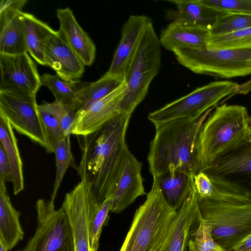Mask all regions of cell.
<instances>
[{
    "mask_svg": "<svg viewBox=\"0 0 251 251\" xmlns=\"http://www.w3.org/2000/svg\"><path fill=\"white\" fill-rule=\"evenodd\" d=\"M131 115L120 113L98 131L84 137L78 172L92 186L100 205L111 198L129 151L126 134Z\"/></svg>",
    "mask_w": 251,
    "mask_h": 251,
    "instance_id": "6da1fadb",
    "label": "cell"
},
{
    "mask_svg": "<svg viewBox=\"0 0 251 251\" xmlns=\"http://www.w3.org/2000/svg\"><path fill=\"white\" fill-rule=\"evenodd\" d=\"M213 108L196 120L178 119L154 125L155 133L148 156L152 177L172 171L194 176L198 173L194 151L197 135Z\"/></svg>",
    "mask_w": 251,
    "mask_h": 251,
    "instance_id": "7a4b0ae2",
    "label": "cell"
},
{
    "mask_svg": "<svg viewBox=\"0 0 251 251\" xmlns=\"http://www.w3.org/2000/svg\"><path fill=\"white\" fill-rule=\"evenodd\" d=\"M250 116L246 107L242 105L223 103L215 107L201 126L195 141L198 173L247 136Z\"/></svg>",
    "mask_w": 251,
    "mask_h": 251,
    "instance_id": "3957f363",
    "label": "cell"
},
{
    "mask_svg": "<svg viewBox=\"0 0 251 251\" xmlns=\"http://www.w3.org/2000/svg\"><path fill=\"white\" fill-rule=\"evenodd\" d=\"M176 213L165 200L153 176L151 189L145 202L137 209L119 251H158Z\"/></svg>",
    "mask_w": 251,
    "mask_h": 251,
    "instance_id": "277c9868",
    "label": "cell"
},
{
    "mask_svg": "<svg viewBox=\"0 0 251 251\" xmlns=\"http://www.w3.org/2000/svg\"><path fill=\"white\" fill-rule=\"evenodd\" d=\"M160 46L151 22L147 26L125 73L126 89L120 104V113L131 115L147 95L160 67Z\"/></svg>",
    "mask_w": 251,
    "mask_h": 251,
    "instance_id": "5b68a950",
    "label": "cell"
},
{
    "mask_svg": "<svg viewBox=\"0 0 251 251\" xmlns=\"http://www.w3.org/2000/svg\"><path fill=\"white\" fill-rule=\"evenodd\" d=\"M201 219L211 228L214 240L224 250L233 251L251 234V203L234 204L198 200Z\"/></svg>",
    "mask_w": 251,
    "mask_h": 251,
    "instance_id": "8992f818",
    "label": "cell"
},
{
    "mask_svg": "<svg viewBox=\"0 0 251 251\" xmlns=\"http://www.w3.org/2000/svg\"><path fill=\"white\" fill-rule=\"evenodd\" d=\"M238 84L229 80L210 82L150 113L154 125L178 119L196 120L231 98Z\"/></svg>",
    "mask_w": 251,
    "mask_h": 251,
    "instance_id": "52a82bcc",
    "label": "cell"
},
{
    "mask_svg": "<svg viewBox=\"0 0 251 251\" xmlns=\"http://www.w3.org/2000/svg\"><path fill=\"white\" fill-rule=\"evenodd\" d=\"M178 62L193 73L215 78H231L251 74V49L179 50Z\"/></svg>",
    "mask_w": 251,
    "mask_h": 251,
    "instance_id": "ba28073f",
    "label": "cell"
},
{
    "mask_svg": "<svg viewBox=\"0 0 251 251\" xmlns=\"http://www.w3.org/2000/svg\"><path fill=\"white\" fill-rule=\"evenodd\" d=\"M37 226L23 251H74L71 229L61 206L54 201L39 199L35 205Z\"/></svg>",
    "mask_w": 251,
    "mask_h": 251,
    "instance_id": "9c48e42d",
    "label": "cell"
},
{
    "mask_svg": "<svg viewBox=\"0 0 251 251\" xmlns=\"http://www.w3.org/2000/svg\"><path fill=\"white\" fill-rule=\"evenodd\" d=\"M202 172L215 183L251 197V138L247 135Z\"/></svg>",
    "mask_w": 251,
    "mask_h": 251,
    "instance_id": "30bf717a",
    "label": "cell"
},
{
    "mask_svg": "<svg viewBox=\"0 0 251 251\" xmlns=\"http://www.w3.org/2000/svg\"><path fill=\"white\" fill-rule=\"evenodd\" d=\"M99 204L90 183L85 178L68 192L62 206L69 224L74 251H92L90 229Z\"/></svg>",
    "mask_w": 251,
    "mask_h": 251,
    "instance_id": "8fae6325",
    "label": "cell"
},
{
    "mask_svg": "<svg viewBox=\"0 0 251 251\" xmlns=\"http://www.w3.org/2000/svg\"><path fill=\"white\" fill-rule=\"evenodd\" d=\"M0 116L7 120L18 133L46 148V134L36 95L0 92Z\"/></svg>",
    "mask_w": 251,
    "mask_h": 251,
    "instance_id": "7c38bea8",
    "label": "cell"
},
{
    "mask_svg": "<svg viewBox=\"0 0 251 251\" xmlns=\"http://www.w3.org/2000/svg\"><path fill=\"white\" fill-rule=\"evenodd\" d=\"M0 92L34 96L41 86V76L27 52L0 53Z\"/></svg>",
    "mask_w": 251,
    "mask_h": 251,
    "instance_id": "4fadbf2b",
    "label": "cell"
},
{
    "mask_svg": "<svg viewBox=\"0 0 251 251\" xmlns=\"http://www.w3.org/2000/svg\"><path fill=\"white\" fill-rule=\"evenodd\" d=\"M126 89L125 82L112 93L76 112L71 126V134L86 136L93 134L120 113L119 106Z\"/></svg>",
    "mask_w": 251,
    "mask_h": 251,
    "instance_id": "5bb4252c",
    "label": "cell"
},
{
    "mask_svg": "<svg viewBox=\"0 0 251 251\" xmlns=\"http://www.w3.org/2000/svg\"><path fill=\"white\" fill-rule=\"evenodd\" d=\"M45 60L46 66L67 81H79L85 70V66L58 31L54 30L46 41Z\"/></svg>",
    "mask_w": 251,
    "mask_h": 251,
    "instance_id": "9a60e30c",
    "label": "cell"
},
{
    "mask_svg": "<svg viewBox=\"0 0 251 251\" xmlns=\"http://www.w3.org/2000/svg\"><path fill=\"white\" fill-rule=\"evenodd\" d=\"M151 22L150 17L143 15H130L128 17L122 28L120 41L107 73L125 77L144 32Z\"/></svg>",
    "mask_w": 251,
    "mask_h": 251,
    "instance_id": "2e32d148",
    "label": "cell"
},
{
    "mask_svg": "<svg viewBox=\"0 0 251 251\" xmlns=\"http://www.w3.org/2000/svg\"><path fill=\"white\" fill-rule=\"evenodd\" d=\"M201 220L198 200L194 186L177 210L167 237L158 251H185L190 233Z\"/></svg>",
    "mask_w": 251,
    "mask_h": 251,
    "instance_id": "e0dca14e",
    "label": "cell"
},
{
    "mask_svg": "<svg viewBox=\"0 0 251 251\" xmlns=\"http://www.w3.org/2000/svg\"><path fill=\"white\" fill-rule=\"evenodd\" d=\"M142 163L129 151L126 162L111 197L110 212H122L135 200L146 195L141 174Z\"/></svg>",
    "mask_w": 251,
    "mask_h": 251,
    "instance_id": "ac0fdd59",
    "label": "cell"
},
{
    "mask_svg": "<svg viewBox=\"0 0 251 251\" xmlns=\"http://www.w3.org/2000/svg\"><path fill=\"white\" fill-rule=\"evenodd\" d=\"M60 34L85 66H91L95 57L96 46L68 7L56 10Z\"/></svg>",
    "mask_w": 251,
    "mask_h": 251,
    "instance_id": "d6986e66",
    "label": "cell"
},
{
    "mask_svg": "<svg viewBox=\"0 0 251 251\" xmlns=\"http://www.w3.org/2000/svg\"><path fill=\"white\" fill-rule=\"evenodd\" d=\"M209 29L184 25L173 21L162 31L160 44L168 50H199L205 48Z\"/></svg>",
    "mask_w": 251,
    "mask_h": 251,
    "instance_id": "ffe728a7",
    "label": "cell"
},
{
    "mask_svg": "<svg viewBox=\"0 0 251 251\" xmlns=\"http://www.w3.org/2000/svg\"><path fill=\"white\" fill-rule=\"evenodd\" d=\"M176 5L170 17L181 25L210 29L225 12L203 4L201 0H168Z\"/></svg>",
    "mask_w": 251,
    "mask_h": 251,
    "instance_id": "44dd1931",
    "label": "cell"
},
{
    "mask_svg": "<svg viewBox=\"0 0 251 251\" xmlns=\"http://www.w3.org/2000/svg\"><path fill=\"white\" fill-rule=\"evenodd\" d=\"M22 12L7 10L0 13V53L27 52Z\"/></svg>",
    "mask_w": 251,
    "mask_h": 251,
    "instance_id": "7402d4cb",
    "label": "cell"
},
{
    "mask_svg": "<svg viewBox=\"0 0 251 251\" xmlns=\"http://www.w3.org/2000/svg\"><path fill=\"white\" fill-rule=\"evenodd\" d=\"M20 217V212L12 205L5 184L0 183V240L9 250L24 238Z\"/></svg>",
    "mask_w": 251,
    "mask_h": 251,
    "instance_id": "603a6c76",
    "label": "cell"
},
{
    "mask_svg": "<svg viewBox=\"0 0 251 251\" xmlns=\"http://www.w3.org/2000/svg\"><path fill=\"white\" fill-rule=\"evenodd\" d=\"M155 177L165 200L177 211L194 188V177L179 171L169 172Z\"/></svg>",
    "mask_w": 251,
    "mask_h": 251,
    "instance_id": "cb8c5ba5",
    "label": "cell"
},
{
    "mask_svg": "<svg viewBox=\"0 0 251 251\" xmlns=\"http://www.w3.org/2000/svg\"><path fill=\"white\" fill-rule=\"evenodd\" d=\"M193 181L198 200L207 199L234 204L251 203V197L215 183L203 172L197 173Z\"/></svg>",
    "mask_w": 251,
    "mask_h": 251,
    "instance_id": "d4e9b609",
    "label": "cell"
},
{
    "mask_svg": "<svg viewBox=\"0 0 251 251\" xmlns=\"http://www.w3.org/2000/svg\"><path fill=\"white\" fill-rule=\"evenodd\" d=\"M0 141L10 166L13 192L16 195L24 189L23 162L14 129L7 120L0 116Z\"/></svg>",
    "mask_w": 251,
    "mask_h": 251,
    "instance_id": "484cf974",
    "label": "cell"
},
{
    "mask_svg": "<svg viewBox=\"0 0 251 251\" xmlns=\"http://www.w3.org/2000/svg\"><path fill=\"white\" fill-rule=\"evenodd\" d=\"M22 16L27 52L38 64L46 65L45 42L54 30L32 14L23 12Z\"/></svg>",
    "mask_w": 251,
    "mask_h": 251,
    "instance_id": "4316f807",
    "label": "cell"
},
{
    "mask_svg": "<svg viewBox=\"0 0 251 251\" xmlns=\"http://www.w3.org/2000/svg\"><path fill=\"white\" fill-rule=\"evenodd\" d=\"M125 82L124 77L106 73L93 82L82 83L79 90V108L83 110L92 103L113 92Z\"/></svg>",
    "mask_w": 251,
    "mask_h": 251,
    "instance_id": "83f0119b",
    "label": "cell"
},
{
    "mask_svg": "<svg viewBox=\"0 0 251 251\" xmlns=\"http://www.w3.org/2000/svg\"><path fill=\"white\" fill-rule=\"evenodd\" d=\"M41 85L52 93L55 101L74 109L79 108V90L82 84L79 81L69 82L57 75L45 74L41 76Z\"/></svg>",
    "mask_w": 251,
    "mask_h": 251,
    "instance_id": "f1b7e54d",
    "label": "cell"
},
{
    "mask_svg": "<svg viewBox=\"0 0 251 251\" xmlns=\"http://www.w3.org/2000/svg\"><path fill=\"white\" fill-rule=\"evenodd\" d=\"M38 111L46 134L47 147L45 149L48 153H53L58 142L65 137L54 102H44L38 105Z\"/></svg>",
    "mask_w": 251,
    "mask_h": 251,
    "instance_id": "f546056e",
    "label": "cell"
},
{
    "mask_svg": "<svg viewBox=\"0 0 251 251\" xmlns=\"http://www.w3.org/2000/svg\"><path fill=\"white\" fill-rule=\"evenodd\" d=\"M71 135L65 136L56 145L54 153L55 155L56 172L53 190L51 195L52 200L55 201L58 190L68 168L72 166L78 171L77 166L71 151Z\"/></svg>",
    "mask_w": 251,
    "mask_h": 251,
    "instance_id": "4dcf8cb0",
    "label": "cell"
},
{
    "mask_svg": "<svg viewBox=\"0 0 251 251\" xmlns=\"http://www.w3.org/2000/svg\"><path fill=\"white\" fill-rule=\"evenodd\" d=\"M209 50L251 49V27L221 35H210Z\"/></svg>",
    "mask_w": 251,
    "mask_h": 251,
    "instance_id": "1f68e13d",
    "label": "cell"
},
{
    "mask_svg": "<svg viewBox=\"0 0 251 251\" xmlns=\"http://www.w3.org/2000/svg\"><path fill=\"white\" fill-rule=\"evenodd\" d=\"M187 247L188 251H219L223 249L213 239L209 225L201 218L190 233Z\"/></svg>",
    "mask_w": 251,
    "mask_h": 251,
    "instance_id": "d6a6232c",
    "label": "cell"
},
{
    "mask_svg": "<svg viewBox=\"0 0 251 251\" xmlns=\"http://www.w3.org/2000/svg\"><path fill=\"white\" fill-rule=\"evenodd\" d=\"M251 27V14L228 12L209 29L210 35H221Z\"/></svg>",
    "mask_w": 251,
    "mask_h": 251,
    "instance_id": "836d02e7",
    "label": "cell"
},
{
    "mask_svg": "<svg viewBox=\"0 0 251 251\" xmlns=\"http://www.w3.org/2000/svg\"><path fill=\"white\" fill-rule=\"evenodd\" d=\"M111 204V198L106 199L99 205L94 216L90 229L92 251H98L100 236L103 227L107 224Z\"/></svg>",
    "mask_w": 251,
    "mask_h": 251,
    "instance_id": "e575fe53",
    "label": "cell"
},
{
    "mask_svg": "<svg viewBox=\"0 0 251 251\" xmlns=\"http://www.w3.org/2000/svg\"><path fill=\"white\" fill-rule=\"evenodd\" d=\"M204 4L225 12L251 14V0H201Z\"/></svg>",
    "mask_w": 251,
    "mask_h": 251,
    "instance_id": "d590c367",
    "label": "cell"
},
{
    "mask_svg": "<svg viewBox=\"0 0 251 251\" xmlns=\"http://www.w3.org/2000/svg\"><path fill=\"white\" fill-rule=\"evenodd\" d=\"M53 102L64 135H71V126L75 118L76 111L55 100Z\"/></svg>",
    "mask_w": 251,
    "mask_h": 251,
    "instance_id": "8d00e7d4",
    "label": "cell"
},
{
    "mask_svg": "<svg viewBox=\"0 0 251 251\" xmlns=\"http://www.w3.org/2000/svg\"><path fill=\"white\" fill-rule=\"evenodd\" d=\"M12 181L10 166L2 147L0 145V183Z\"/></svg>",
    "mask_w": 251,
    "mask_h": 251,
    "instance_id": "74e56055",
    "label": "cell"
},
{
    "mask_svg": "<svg viewBox=\"0 0 251 251\" xmlns=\"http://www.w3.org/2000/svg\"><path fill=\"white\" fill-rule=\"evenodd\" d=\"M26 0H1L0 3V13L7 11H20L22 9Z\"/></svg>",
    "mask_w": 251,
    "mask_h": 251,
    "instance_id": "f35d334b",
    "label": "cell"
},
{
    "mask_svg": "<svg viewBox=\"0 0 251 251\" xmlns=\"http://www.w3.org/2000/svg\"><path fill=\"white\" fill-rule=\"evenodd\" d=\"M233 251H251V234L241 242Z\"/></svg>",
    "mask_w": 251,
    "mask_h": 251,
    "instance_id": "ab89813d",
    "label": "cell"
},
{
    "mask_svg": "<svg viewBox=\"0 0 251 251\" xmlns=\"http://www.w3.org/2000/svg\"><path fill=\"white\" fill-rule=\"evenodd\" d=\"M8 248L0 240V251H8Z\"/></svg>",
    "mask_w": 251,
    "mask_h": 251,
    "instance_id": "60d3db41",
    "label": "cell"
},
{
    "mask_svg": "<svg viewBox=\"0 0 251 251\" xmlns=\"http://www.w3.org/2000/svg\"><path fill=\"white\" fill-rule=\"evenodd\" d=\"M247 136L251 137V116H250L249 119V131Z\"/></svg>",
    "mask_w": 251,
    "mask_h": 251,
    "instance_id": "b9f144b4",
    "label": "cell"
},
{
    "mask_svg": "<svg viewBox=\"0 0 251 251\" xmlns=\"http://www.w3.org/2000/svg\"><path fill=\"white\" fill-rule=\"evenodd\" d=\"M219 251H226V250H224L222 249V250H220Z\"/></svg>",
    "mask_w": 251,
    "mask_h": 251,
    "instance_id": "7bdbcfd3",
    "label": "cell"
},
{
    "mask_svg": "<svg viewBox=\"0 0 251 251\" xmlns=\"http://www.w3.org/2000/svg\"><path fill=\"white\" fill-rule=\"evenodd\" d=\"M185 251H188V248H187L186 249V250H185Z\"/></svg>",
    "mask_w": 251,
    "mask_h": 251,
    "instance_id": "ee69618b",
    "label": "cell"
},
{
    "mask_svg": "<svg viewBox=\"0 0 251 251\" xmlns=\"http://www.w3.org/2000/svg\"><path fill=\"white\" fill-rule=\"evenodd\" d=\"M250 137V138H251V137Z\"/></svg>",
    "mask_w": 251,
    "mask_h": 251,
    "instance_id": "f6af8a7d",
    "label": "cell"
}]
</instances>
